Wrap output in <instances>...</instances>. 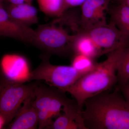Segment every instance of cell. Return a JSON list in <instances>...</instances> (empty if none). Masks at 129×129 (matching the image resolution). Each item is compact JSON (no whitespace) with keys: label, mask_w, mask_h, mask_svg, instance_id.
I'll use <instances>...</instances> for the list:
<instances>
[{"label":"cell","mask_w":129,"mask_h":129,"mask_svg":"<svg viewBox=\"0 0 129 129\" xmlns=\"http://www.w3.org/2000/svg\"><path fill=\"white\" fill-rule=\"evenodd\" d=\"M4 6L10 17L17 22L26 27L38 23L39 18L36 8L27 3L13 5L8 3Z\"/></svg>","instance_id":"7c38bea8"},{"label":"cell","mask_w":129,"mask_h":129,"mask_svg":"<svg viewBox=\"0 0 129 129\" xmlns=\"http://www.w3.org/2000/svg\"><path fill=\"white\" fill-rule=\"evenodd\" d=\"M25 3L32 4L33 0H25Z\"/></svg>","instance_id":"603a6c76"},{"label":"cell","mask_w":129,"mask_h":129,"mask_svg":"<svg viewBox=\"0 0 129 129\" xmlns=\"http://www.w3.org/2000/svg\"><path fill=\"white\" fill-rule=\"evenodd\" d=\"M35 95L24 102L13 120L8 124L10 129H35L38 128V112L33 105Z\"/></svg>","instance_id":"8fae6325"},{"label":"cell","mask_w":129,"mask_h":129,"mask_svg":"<svg viewBox=\"0 0 129 129\" xmlns=\"http://www.w3.org/2000/svg\"><path fill=\"white\" fill-rule=\"evenodd\" d=\"M5 125H6V124L5 119L0 114V129L2 128Z\"/></svg>","instance_id":"7402d4cb"},{"label":"cell","mask_w":129,"mask_h":129,"mask_svg":"<svg viewBox=\"0 0 129 129\" xmlns=\"http://www.w3.org/2000/svg\"><path fill=\"white\" fill-rule=\"evenodd\" d=\"M110 90L85 101L81 115L86 129H129V102L118 89Z\"/></svg>","instance_id":"6da1fadb"},{"label":"cell","mask_w":129,"mask_h":129,"mask_svg":"<svg viewBox=\"0 0 129 129\" xmlns=\"http://www.w3.org/2000/svg\"><path fill=\"white\" fill-rule=\"evenodd\" d=\"M114 0H86L81 6V29L87 32L93 28L107 23V14Z\"/></svg>","instance_id":"ba28073f"},{"label":"cell","mask_w":129,"mask_h":129,"mask_svg":"<svg viewBox=\"0 0 129 129\" xmlns=\"http://www.w3.org/2000/svg\"><path fill=\"white\" fill-rule=\"evenodd\" d=\"M111 22L118 28L129 37V7L122 4H117L109 7V12Z\"/></svg>","instance_id":"5bb4252c"},{"label":"cell","mask_w":129,"mask_h":129,"mask_svg":"<svg viewBox=\"0 0 129 129\" xmlns=\"http://www.w3.org/2000/svg\"><path fill=\"white\" fill-rule=\"evenodd\" d=\"M35 30L36 37L34 46L42 54L66 56L73 53V45L77 36L73 22L63 14L48 23L41 24Z\"/></svg>","instance_id":"3957f363"},{"label":"cell","mask_w":129,"mask_h":129,"mask_svg":"<svg viewBox=\"0 0 129 129\" xmlns=\"http://www.w3.org/2000/svg\"><path fill=\"white\" fill-rule=\"evenodd\" d=\"M86 33L103 55L129 45V37L111 21L109 23L93 28Z\"/></svg>","instance_id":"52a82bcc"},{"label":"cell","mask_w":129,"mask_h":129,"mask_svg":"<svg viewBox=\"0 0 129 129\" xmlns=\"http://www.w3.org/2000/svg\"><path fill=\"white\" fill-rule=\"evenodd\" d=\"M115 1L117 4H122L129 7V0H114Z\"/></svg>","instance_id":"44dd1931"},{"label":"cell","mask_w":129,"mask_h":129,"mask_svg":"<svg viewBox=\"0 0 129 129\" xmlns=\"http://www.w3.org/2000/svg\"><path fill=\"white\" fill-rule=\"evenodd\" d=\"M5 1V0H0V6L3 5Z\"/></svg>","instance_id":"cb8c5ba5"},{"label":"cell","mask_w":129,"mask_h":129,"mask_svg":"<svg viewBox=\"0 0 129 129\" xmlns=\"http://www.w3.org/2000/svg\"><path fill=\"white\" fill-rule=\"evenodd\" d=\"M51 56L42 54L40 65L28 75L27 81L44 80L52 87L63 91L73 85L81 76L73 67L51 64Z\"/></svg>","instance_id":"8992f818"},{"label":"cell","mask_w":129,"mask_h":129,"mask_svg":"<svg viewBox=\"0 0 129 129\" xmlns=\"http://www.w3.org/2000/svg\"><path fill=\"white\" fill-rule=\"evenodd\" d=\"M63 113L52 122L48 129H86L76 101L70 99L63 106Z\"/></svg>","instance_id":"30bf717a"},{"label":"cell","mask_w":129,"mask_h":129,"mask_svg":"<svg viewBox=\"0 0 129 129\" xmlns=\"http://www.w3.org/2000/svg\"><path fill=\"white\" fill-rule=\"evenodd\" d=\"M117 76L118 86L129 80V45L125 47L120 56L117 66Z\"/></svg>","instance_id":"2e32d148"},{"label":"cell","mask_w":129,"mask_h":129,"mask_svg":"<svg viewBox=\"0 0 129 129\" xmlns=\"http://www.w3.org/2000/svg\"><path fill=\"white\" fill-rule=\"evenodd\" d=\"M63 91L36 83L33 105L38 112V128L48 129L52 118L61 115L62 108L69 101Z\"/></svg>","instance_id":"5b68a950"},{"label":"cell","mask_w":129,"mask_h":129,"mask_svg":"<svg viewBox=\"0 0 129 129\" xmlns=\"http://www.w3.org/2000/svg\"><path fill=\"white\" fill-rule=\"evenodd\" d=\"M94 60L84 55L75 54L72 60V66L83 75L94 68L96 63Z\"/></svg>","instance_id":"e0dca14e"},{"label":"cell","mask_w":129,"mask_h":129,"mask_svg":"<svg viewBox=\"0 0 129 129\" xmlns=\"http://www.w3.org/2000/svg\"><path fill=\"white\" fill-rule=\"evenodd\" d=\"M73 50L74 54H81L94 60L103 55L86 32H81L77 35L73 45Z\"/></svg>","instance_id":"4fadbf2b"},{"label":"cell","mask_w":129,"mask_h":129,"mask_svg":"<svg viewBox=\"0 0 129 129\" xmlns=\"http://www.w3.org/2000/svg\"><path fill=\"white\" fill-rule=\"evenodd\" d=\"M125 47L109 52L106 60L96 62L92 71L81 76L65 90L74 98L80 110L86 99L109 90L117 83V66Z\"/></svg>","instance_id":"7a4b0ae2"},{"label":"cell","mask_w":129,"mask_h":129,"mask_svg":"<svg viewBox=\"0 0 129 129\" xmlns=\"http://www.w3.org/2000/svg\"><path fill=\"white\" fill-rule=\"evenodd\" d=\"M1 37L12 38L34 46L36 34L35 30L30 27L21 25L12 19L5 9L3 4L0 6Z\"/></svg>","instance_id":"9c48e42d"},{"label":"cell","mask_w":129,"mask_h":129,"mask_svg":"<svg viewBox=\"0 0 129 129\" xmlns=\"http://www.w3.org/2000/svg\"><path fill=\"white\" fill-rule=\"evenodd\" d=\"M117 89L121 91L122 94L129 102V80L123 85L118 86Z\"/></svg>","instance_id":"d6986e66"},{"label":"cell","mask_w":129,"mask_h":129,"mask_svg":"<svg viewBox=\"0 0 129 129\" xmlns=\"http://www.w3.org/2000/svg\"><path fill=\"white\" fill-rule=\"evenodd\" d=\"M0 74V114L9 124L26 99L35 95L36 83L25 84Z\"/></svg>","instance_id":"277c9868"},{"label":"cell","mask_w":129,"mask_h":129,"mask_svg":"<svg viewBox=\"0 0 129 129\" xmlns=\"http://www.w3.org/2000/svg\"><path fill=\"white\" fill-rule=\"evenodd\" d=\"M8 2L13 5H19L25 3V0H5Z\"/></svg>","instance_id":"ffe728a7"},{"label":"cell","mask_w":129,"mask_h":129,"mask_svg":"<svg viewBox=\"0 0 129 129\" xmlns=\"http://www.w3.org/2000/svg\"><path fill=\"white\" fill-rule=\"evenodd\" d=\"M86 0H64L67 11L70 8L80 6Z\"/></svg>","instance_id":"ac0fdd59"},{"label":"cell","mask_w":129,"mask_h":129,"mask_svg":"<svg viewBox=\"0 0 129 129\" xmlns=\"http://www.w3.org/2000/svg\"><path fill=\"white\" fill-rule=\"evenodd\" d=\"M42 11L50 17H58L67 11L64 0H37Z\"/></svg>","instance_id":"9a60e30c"},{"label":"cell","mask_w":129,"mask_h":129,"mask_svg":"<svg viewBox=\"0 0 129 129\" xmlns=\"http://www.w3.org/2000/svg\"><path fill=\"white\" fill-rule=\"evenodd\" d=\"M1 85H0V92H1Z\"/></svg>","instance_id":"d4e9b609"}]
</instances>
